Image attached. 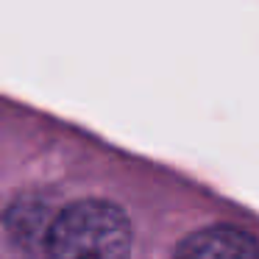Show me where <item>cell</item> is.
Here are the masks:
<instances>
[{
  "label": "cell",
  "instance_id": "obj_1",
  "mask_svg": "<svg viewBox=\"0 0 259 259\" xmlns=\"http://www.w3.org/2000/svg\"><path fill=\"white\" fill-rule=\"evenodd\" d=\"M131 220L117 203L84 198L56 212L45 240L48 259H128Z\"/></svg>",
  "mask_w": 259,
  "mask_h": 259
},
{
  "label": "cell",
  "instance_id": "obj_2",
  "mask_svg": "<svg viewBox=\"0 0 259 259\" xmlns=\"http://www.w3.org/2000/svg\"><path fill=\"white\" fill-rule=\"evenodd\" d=\"M173 259H259V240L234 226H206L187 234Z\"/></svg>",
  "mask_w": 259,
  "mask_h": 259
},
{
  "label": "cell",
  "instance_id": "obj_3",
  "mask_svg": "<svg viewBox=\"0 0 259 259\" xmlns=\"http://www.w3.org/2000/svg\"><path fill=\"white\" fill-rule=\"evenodd\" d=\"M56 212L48 206L42 198H17L3 214V226H6L9 237L17 242L20 248H34L45 245L48 231H51Z\"/></svg>",
  "mask_w": 259,
  "mask_h": 259
}]
</instances>
